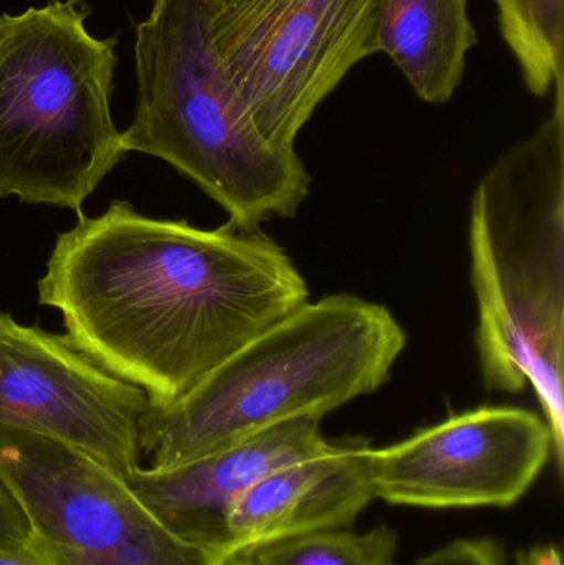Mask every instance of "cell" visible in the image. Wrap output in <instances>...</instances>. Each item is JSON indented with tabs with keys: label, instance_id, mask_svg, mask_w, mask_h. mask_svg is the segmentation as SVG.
Instances as JSON below:
<instances>
[{
	"label": "cell",
	"instance_id": "obj_19",
	"mask_svg": "<svg viewBox=\"0 0 564 565\" xmlns=\"http://www.w3.org/2000/svg\"><path fill=\"white\" fill-rule=\"evenodd\" d=\"M221 565H252L251 553L237 551V553L228 554Z\"/></svg>",
	"mask_w": 564,
	"mask_h": 565
},
{
	"label": "cell",
	"instance_id": "obj_6",
	"mask_svg": "<svg viewBox=\"0 0 564 565\" xmlns=\"http://www.w3.org/2000/svg\"><path fill=\"white\" fill-rule=\"evenodd\" d=\"M376 0H205L215 52L265 139H295L344 76L377 53Z\"/></svg>",
	"mask_w": 564,
	"mask_h": 565
},
{
	"label": "cell",
	"instance_id": "obj_12",
	"mask_svg": "<svg viewBox=\"0 0 564 565\" xmlns=\"http://www.w3.org/2000/svg\"><path fill=\"white\" fill-rule=\"evenodd\" d=\"M377 52L429 105H444L462 83L477 32L467 0H376Z\"/></svg>",
	"mask_w": 564,
	"mask_h": 565
},
{
	"label": "cell",
	"instance_id": "obj_14",
	"mask_svg": "<svg viewBox=\"0 0 564 565\" xmlns=\"http://www.w3.org/2000/svg\"><path fill=\"white\" fill-rule=\"evenodd\" d=\"M397 533L381 524L368 533L318 531L252 551V565H396Z\"/></svg>",
	"mask_w": 564,
	"mask_h": 565
},
{
	"label": "cell",
	"instance_id": "obj_3",
	"mask_svg": "<svg viewBox=\"0 0 564 565\" xmlns=\"http://www.w3.org/2000/svg\"><path fill=\"white\" fill-rule=\"evenodd\" d=\"M393 312L331 295L248 342L174 404L149 402L141 451L169 470L295 418H321L380 391L406 349Z\"/></svg>",
	"mask_w": 564,
	"mask_h": 565
},
{
	"label": "cell",
	"instance_id": "obj_4",
	"mask_svg": "<svg viewBox=\"0 0 564 565\" xmlns=\"http://www.w3.org/2000/svg\"><path fill=\"white\" fill-rule=\"evenodd\" d=\"M138 103L126 151L194 181L238 228L297 215L311 178L295 148L262 136L225 73L205 0H152L136 26Z\"/></svg>",
	"mask_w": 564,
	"mask_h": 565
},
{
	"label": "cell",
	"instance_id": "obj_8",
	"mask_svg": "<svg viewBox=\"0 0 564 565\" xmlns=\"http://www.w3.org/2000/svg\"><path fill=\"white\" fill-rule=\"evenodd\" d=\"M553 457L545 418L519 407H480L368 448L374 498L397 507L510 508Z\"/></svg>",
	"mask_w": 564,
	"mask_h": 565
},
{
	"label": "cell",
	"instance_id": "obj_18",
	"mask_svg": "<svg viewBox=\"0 0 564 565\" xmlns=\"http://www.w3.org/2000/svg\"><path fill=\"white\" fill-rule=\"evenodd\" d=\"M519 565H563L562 554L558 547L549 544V546H536L533 550L519 553L517 556Z\"/></svg>",
	"mask_w": 564,
	"mask_h": 565
},
{
	"label": "cell",
	"instance_id": "obj_10",
	"mask_svg": "<svg viewBox=\"0 0 564 565\" xmlns=\"http://www.w3.org/2000/svg\"><path fill=\"white\" fill-rule=\"evenodd\" d=\"M330 445L318 418H295L169 470L138 467L123 480L175 536L228 556V514L238 498L267 475Z\"/></svg>",
	"mask_w": 564,
	"mask_h": 565
},
{
	"label": "cell",
	"instance_id": "obj_13",
	"mask_svg": "<svg viewBox=\"0 0 564 565\" xmlns=\"http://www.w3.org/2000/svg\"><path fill=\"white\" fill-rule=\"evenodd\" d=\"M499 29L535 96L564 79V0H496Z\"/></svg>",
	"mask_w": 564,
	"mask_h": 565
},
{
	"label": "cell",
	"instance_id": "obj_15",
	"mask_svg": "<svg viewBox=\"0 0 564 565\" xmlns=\"http://www.w3.org/2000/svg\"><path fill=\"white\" fill-rule=\"evenodd\" d=\"M411 565H509L503 546L493 540H459Z\"/></svg>",
	"mask_w": 564,
	"mask_h": 565
},
{
	"label": "cell",
	"instance_id": "obj_16",
	"mask_svg": "<svg viewBox=\"0 0 564 565\" xmlns=\"http://www.w3.org/2000/svg\"><path fill=\"white\" fill-rule=\"evenodd\" d=\"M32 536L29 520L17 498L0 480V546L22 543Z\"/></svg>",
	"mask_w": 564,
	"mask_h": 565
},
{
	"label": "cell",
	"instance_id": "obj_7",
	"mask_svg": "<svg viewBox=\"0 0 564 565\" xmlns=\"http://www.w3.org/2000/svg\"><path fill=\"white\" fill-rule=\"evenodd\" d=\"M0 480L58 565H221L168 530L123 477L88 455L0 425Z\"/></svg>",
	"mask_w": 564,
	"mask_h": 565
},
{
	"label": "cell",
	"instance_id": "obj_2",
	"mask_svg": "<svg viewBox=\"0 0 564 565\" xmlns=\"http://www.w3.org/2000/svg\"><path fill=\"white\" fill-rule=\"evenodd\" d=\"M552 115L503 151L473 192L470 281L483 385H532L564 463V79Z\"/></svg>",
	"mask_w": 564,
	"mask_h": 565
},
{
	"label": "cell",
	"instance_id": "obj_1",
	"mask_svg": "<svg viewBox=\"0 0 564 565\" xmlns=\"http://www.w3.org/2000/svg\"><path fill=\"white\" fill-rule=\"evenodd\" d=\"M308 296L262 228L205 231L125 201L79 215L39 281L40 305L58 309L66 338L159 405L181 401Z\"/></svg>",
	"mask_w": 564,
	"mask_h": 565
},
{
	"label": "cell",
	"instance_id": "obj_9",
	"mask_svg": "<svg viewBox=\"0 0 564 565\" xmlns=\"http://www.w3.org/2000/svg\"><path fill=\"white\" fill-rule=\"evenodd\" d=\"M142 388L109 374L66 335L0 311V425L62 441L119 477L141 458Z\"/></svg>",
	"mask_w": 564,
	"mask_h": 565
},
{
	"label": "cell",
	"instance_id": "obj_5",
	"mask_svg": "<svg viewBox=\"0 0 564 565\" xmlns=\"http://www.w3.org/2000/svg\"><path fill=\"white\" fill-rule=\"evenodd\" d=\"M83 0L0 15V198L72 209L125 159L111 116L116 39Z\"/></svg>",
	"mask_w": 564,
	"mask_h": 565
},
{
	"label": "cell",
	"instance_id": "obj_17",
	"mask_svg": "<svg viewBox=\"0 0 564 565\" xmlns=\"http://www.w3.org/2000/svg\"><path fill=\"white\" fill-rule=\"evenodd\" d=\"M0 565H58L45 544L32 533L22 543L0 546Z\"/></svg>",
	"mask_w": 564,
	"mask_h": 565
},
{
	"label": "cell",
	"instance_id": "obj_11",
	"mask_svg": "<svg viewBox=\"0 0 564 565\" xmlns=\"http://www.w3.org/2000/svg\"><path fill=\"white\" fill-rule=\"evenodd\" d=\"M368 448L364 440L331 444L262 478L228 514L231 554L318 531L348 530L376 500Z\"/></svg>",
	"mask_w": 564,
	"mask_h": 565
}]
</instances>
